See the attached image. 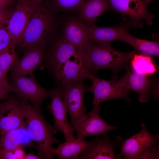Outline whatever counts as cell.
I'll return each instance as SVG.
<instances>
[{"instance_id":"cell-16","label":"cell","mask_w":159,"mask_h":159,"mask_svg":"<svg viewBox=\"0 0 159 159\" xmlns=\"http://www.w3.org/2000/svg\"><path fill=\"white\" fill-rule=\"evenodd\" d=\"M103 135L102 137H97L92 140L90 145L79 155L78 159H117L114 154L115 148L122 140L118 137L112 141L106 133Z\"/></svg>"},{"instance_id":"cell-31","label":"cell","mask_w":159,"mask_h":159,"mask_svg":"<svg viewBox=\"0 0 159 159\" xmlns=\"http://www.w3.org/2000/svg\"><path fill=\"white\" fill-rule=\"evenodd\" d=\"M15 0H0V11L10 6Z\"/></svg>"},{"instance_id":"cell-20","label":"cell","mask_w":159,"mask_h":159,"mask_svg":"<svg viewBox=\"0 0 159 159\" xmlns=\"http://www.w3.org/2000/svg\"><path fill=\"white\" fill-rule=\"evenodd\" d=\"M30 147L37 150V144H34L29 137L26 125L10 130L0 137V148L13 150L20 147Z\"/></svg>"},{"instance_id":"cell-24","label":"cell","mask_w":159,"mask_h":159,"mask_svg":"<svg viewBox=\"0 0 159 159\" xmlns=\"http://www.w3.org/2000/svg\"><path fill=\"white\" fill-rule=\"evenodd\" d=\"M132 69L142 74H150L155 73L157 69L150 56L136 52L130 62Z\"/></svg>"},{"instance_id":"cell-3","label":"cell","mask_w":159,"mask_h":159,"mask_svg":"<svg viewBox=\"0 0 159 159\" xmlns=\"http://www.w3.org/2000/svg\"><path fill=\"white\" fill-rule=\"evenodd\" d=\"M56 25L52 11L40 5L31 17L24 31L20 46L21 49L25 51L37 46H45L52 37Z\"/></svg>"},{"instance_id":"cell-5","label":"cell","mask_w":159,"mask_h":159,"mask_svg":"<svg viewBox=\"0 0 159 159\" xmlns=\"http://www.w3.org/2000/svg\"><path fill=\"white\" fill-rule=\"evenodd\" d=\"M30 76H11L10 84L12 92L16 94L19 97L30 101L32 105L41 112L42 102L47 98L50 97L51 90L41 86L33 74Z\"/></svg>"},{"instance_id":"cell-8","label":"cell","mask_w":159,"mask_h":159,"mask_svg":"<svg viewBox=\"0 0 159 159\" xmlns=\"http://www.w3.org/2000/svg\"><path fill=\"white\" fill-rule=\"evenodd\" d=\"M26 110L21 99L12 96L0 104V135L26 125Z\"/></svg>"},{"instance_id":"cell-27","label":"cell","mask_w":159,"mask_h":159,"mask_svg":"<svg viewBox=\"0 0 159 159\" xmlns=\"http://www.w3.org/2000/svg\"><path fill=\"white\" fill-rule=\"evenodd\" d=\"M8 16L0 24V53L14 42L7 27Z\"/></svg>"},{"instance_id":"cell-36","label":"cell","mask_w":159,"mask_h":159,"mask_svg":"<svg viewBox=\"0 0 159 159\" xmlns=\"http://www.w3.org/2000/svg\"><path fill=\"white\" fill-rule=\"evenodd\" d=\"M153 0H143L145 4L148 6V5Z\"/></svg>"},{"instance_id":"cell-13","label":"cell","mask_w":159,"mask_h":159,"mask_svg":"<svg viewBox=\"0 0 159 159\" xmlns=\"http://www.w3.org/2000/svg\"><path fill=\"white\" fill-rule=\"evenodd\" d=\"M50 97L51 102L47 108L53 116L56 130L63 133L66 140L74 139V131L67 120V112L61 97L60 88L52 89Z\"/></svg>"},{"instance_id":"cell-34","label":"cell","mask_w":159,"mask_h":159,"mask_svg":"<svg viewBox=\"0 0 159 159\" xmlns=\"http://www.w3.org/2000/svg\"><path fill=\"white\" fill-rule=\"evenodd\" d=\"M9 94L0 89V100H3L6 99Z\"/></svg>"},{"instance_id":"cell-15","label":"cell","mask_w":159,"mask_h":159,"mask_svg":"<svg viewBox=\"0 0 159 159\" xmlns=\"http://www.w3.org/2000/svg\"><path fill=\"white\" fill-rule=\"evenodd\" d=\"M45 46H37L25 50L23 56L17 59L10 70L11 76H31L42 65L45 55Z\"/></svg>"},{"instance_id":"cell-21","label":"cell","mask_w":159,"mask_h":159,"mask_svg":"<svg viewBox=\"0 0 159 159\" xmlns=\"http://www.w3.org/2000/svg\"><path fill=\"white\" fill-rule=\"evenodd\" d=\"M92 141L84 138H75L71 140H66L57 148L52 147L51 153L59 159H78V157L90 145Z\"/></svg>"},{"instance_id":"cell-17","label":"cell","mask_w":159,"mask_h":159,"mask_svg":"<svg viewBox=\"0 0 159 159\" xmlns=\"http://www.w3.org/2000/svg\"><path fill=\"white\" fill-rule=\"evenodd\" d=\"M89 25L75 19H71L65 23L62 38L74 47L80 52H83L90 42Z\"/></svg>"},{"instance_id":"cell-30","label":"cell","mask_w":159,"mask_h":159,"mask_svg":"<svg viewBox=\"0 0 159 159\" xmlns=\"http://www.w3.org/2000/svg\"><path fill=\"white\" fill-rule=\"evenodd\" d=\"M0 89L9 93L12 92L10 83L8 81L7 74L0 69Z\"/></svg>"},{"instance_id":"cell-35","label":"cell","mask_w":159,"mask_h":159,"mask_svg":"<svg viewBox=\"0 0 159 159\" xmlns=\"http://www.w3.org/2000/svg\"><path fill=\"white\" fill-rule=\"evenodd\" d=\"M43 0H31L32 1L34 2L39 4H40Z\"/></svg>"},{"instance_id":"cell-14","label":"cell","mask_w":159,"mask_h":159,"mask_svg":"<svg viewBox=\"0 0 159 159\" xmlns=\"http://www.w3.org/2000/svg\"><path fill=\"white\" fill-rule=\"evenodd\" d=\"M82 52H79L71 56L64 67L59 83L61 88L88 78L92 73Z\"/></svg>"},{"instance_id":"cell-26","label":"cell","mask_w":159,"mask_h":159,"mask_svg":"<svg viewBox=\"0 0 159 159\" xmlns=\"http://www.w3.org/2000/svg\"><path fill=\"white\" fill-rule=\"evenodd\" d=\"M85 0H52L54 8L57 11H78Z\"/></svg>"},{"instance_id":"cell-4","label":"cell","mask_w":159,"mask_h":159,"mask_svg":"<svg viewBox=\"0 0 159 159\" xmlns=\"http://www.w3.org/2000/svg\"><path fill=\"white\" fill-rule=\"evenodd\" d=\"M88 79L92 85L87 87L86 92H92L94 97L92 104L94 106H100L103 102L114 99H123L130 103L128 95L130 90L119 80L118 81L106 80L91 74Z\"/></svg>"},{"instance_id":"cell-19","label":"cell","mask_w":159,"mask_h":159,"mask_svg":"<svg viewBox=\"0 0 159 159\" xmlns=\"http://www.w3.org/2000/svg\"><path fill=\"white\" fill-rule=\"evenodd\" d=\"M150 75L139 74L132 69L128 70L120 80L126 87L137 93L140 102H147L153 85Z\"/></svg>"},{"instance_id":"cell-28","label":"cell","mask_w":159,"mask_h":159,"mask_svg":"<svg viewBox=\"0 0 159 159\" xmlns=\"http://www.w3.org/2000/svg\"><path fill=\"white\" fill-rule=\"evenodd\" d=\"M23 148L20 147L13 150L0 148V159H24L26 154Z\"/></svg>"},{"instance_id":"cell-29","label":"cell","mask_w":159,"mask_h":159,"mask_svg":"<svg viewBox=\"0 0 159 159\" xmlns=\"http://www.w3.org/2000/svg\"><path fill=\"white\" fill-rule=\"evenodd\" d=\"M159 150L158 144L148 147L134 158L135 159H159Z\"/></svg>"},{"instance_id":"cell-2","label":"cell","mask_w":159,"mask_h":159,"mask_svg":"<svg viewBox=\"0 0 159 159\" xmlns=\"http://www.w3.org/2000/svg\"><path fill=\"white\" fill-rule=\"evenodd\" d=\"M136 52H120L113 49L110 44H100L90 42L82 52L91 72L105 68L114 72L127 67Z\"/></svg>"},{"instance_id":"cell-32","label":"cell","mask_w":159,"mask_h":159,"mask_svg":"<svg viewBox=\"0 0 159 159\" xmlns=\"http://www.w3.org/2000/svg\"><path fill=\"white\" fill-rule=\"evenodd\" d=\"M10 13L9 11H5L4 10L0 11V24L8 16Z\"/></svg>"},{"instance_id":"cell-11","label":"cell","mask_w":159,"mask_h":159,"mask_svg":"<svg viewBox=\"0 0 159 159\" xmlns=\"http://www.w3.org/2000/svg\"><path fill=\"white\" fill-rule=\"evenodd\" d=\"M79 52L62 38L54 42L44 58L59 82L64 65L72 56Z\"/></svg>"},{"instance_id":"cell-22","label":"cell","mask_w":159,"mask_h":159,"mask_svg":"<svg viewBox=\"0 0 159 159\" xmlns=\"http://www.w3.org/2000/svg\"><path fill=\"white\" fill-rule=\"evenodd\" d=\"M110 7L109 0H85L77 11L80 18L90 25Z\"/></svg>"},{"instance_id":"cell-1","label":"cell","mask_w":159,"mask_h":159,"mask_svg":"<svg viewBox=\"0 0 159 159\" xmlns=\"http://www.w3.org/2000/svg\"><path fill=\"white\" fill-rule=\"evenodd\" d=\"M19 97L26 110L25 124L27 130L31 140L37 143L38 156L41 159L54 158L51 153L52 145L54 143L59 144L62 142L54 135L57 131L54 126L50 125L41 112L28 100Z\"/></svg>"},{"instance_id":"cell-6","label":"cell","mask_w":159,"mask_h":159,"mask_svg":"<svg viewBox=\"0 0 159 159\" xmlns=\"http://www.w3.org/2000/svg\"><path fill=\"white\" fill-rule=\"evenodd\" d=\"M40 5L31 0H18L15 9L9 15L7 28L16 45H21L29 21Z\"/></svg>"},{"instance_id":"cell-25","label":"cell","mask_w":159,"mask_h":159,"mask_svg":"<svg viewBox=\"0 0 159 159\" xmlns=\"http://www.w3.org/2000/svg\"><path fill=\"white\" fill-rule=\"evenodd\" d=\"M14 42L11 43L6 48L0 53V69L7 74L16 63V58Z\"/></svg>"},{"instance_id":"cell-9","label":"cell","mask_w":159,"mask_h":159,"mask_svg":"<svg viewBox=\"0 0 159 159\" xmlns=\"http://www.w3.org/2000/svg\"><path fill=\"white\" fill-rule=\"evenodd\" d=\"M110 7L121 14L124 19L126 16L134 27H141L143 21L149 25L152 24L153 15L147 10L143 0H109Z\"/></svg>"},{"instance_id":"cell-10","label":"cell","mask_w":159,"mask_h":159,"mask_svg":"<svg viewBox=\"0 0 159 159\" xmlns=\"http://www.w3.org/2000/svg\"><path fill=\"white\" fill-rule=\"evenodd\" d=\"M138 133L124 140L121 143V151L116 155L117 159H133L148 147L158 144L159 135H154L148 130L144 124Z\"/></svg>"},{"instance_id":"cell-23","label":"cell","mask_w":159,"mask_h":159,"mask_svg":"<svg viewBox=\"0 0 159 159\" xmlns=\"http://www.w3.org/2000/svg\"><path fill=\"white\" fill-rule=\"evenodd\" d=\"M123 42L132 46L137 52L148 56H159V44L158 42L147 41L135 37L129 32Z\"/></svg>"},{"instance_id":"cell-33","label":"cell","mask_w":159,"mask_h":159,"mask_svg":"<svg viewBox=\"0 0 159 159\" xmlns=\"http://www.w3.org/2000/svg\"><path fill=\"white\" fill-rule=\"evenodd\" d=\"M40 159L41 158L38 155H36L32 153L26 154L24 159Z\"/></svg>"},{"instance_id":"cell-18","label":"cell","mask_w":159,"mask_h":159,"mask_svg":"<svg viewBox=\"0 0 159 159\" xmlns=\"http://www.w3.org/2000/svg\"><path fill=\"white\" fill-rule=\"evenodd\" d=\"M130 26L129 22L113 27H98L94 24L89 25L90 41L100 44H110L115 40L122 41L129 32L128 28Z\"/></svg>"},{"instance_id":"cell-7","label":"cell","mask_w":159,"mask_h":159,"mask_svg":"<svg viewBox=\"0 0 159 159\" xmlns=\"http://www.w3.org/2000/svg\"><path fill=\"white\" fill-rule=\"evenodd\" d=\"M87 87L82 81L64 87H59L62 101L70 117V125L74 131L77 124L86 115L83 96Z\"/></svg>"},{"instance_id":"cell-12","label":"cell","mask_w":159,"mask_h":159,"mask_svg":"<svg viewBox=\"0 0 159 159\" xmlns=\"http://www.w3.org/2000/svg\"><path fill=\"white\" fill-rule=\"evenodd\" d=\"M100 106H94L93 109L77 124L74 131L76 138L81 139L91 136L98 137L101 134L116 129L117 126L110 125L105 122L99 115Z\"/></svg>"}]
</instances>
